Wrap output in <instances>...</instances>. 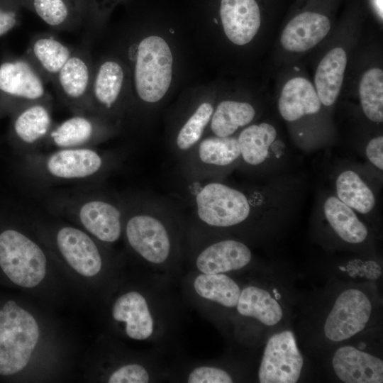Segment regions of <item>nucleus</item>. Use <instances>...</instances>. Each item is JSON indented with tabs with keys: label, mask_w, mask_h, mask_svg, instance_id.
Returning <instances> with one entry per match:
<instances>
[{
	"label": "nucleus",
	"mask_w": 383,
	"mask_h": 383,
	"mask_svg": "<svg viewBox=\"0 0 383 383\" xmlns=\"http://www.w3.org/2000/svg\"><path fill=\"white\" fill-rule=\"evenodd\" d=\"M347 53L341 47L330 50L318 65L314 87L322 105L332 106L343 84L347 65Z\"/></svg>",
	"instance_id": "obj_29"
},
{
	"label": "nucleus",
	"mask_w": 383,
	"mask_h": 383,
	"mask_svg": "<svg viewBox=\"0 0 383 383\" xmlns=\"http://www.w3.org/2000/svg\"><path fill=\"white\" fill-rule=\"evenodd\" d=\"M0 268L15 285L36 289L48 274V250L31 235L12 228L4 230L0 233Z\"/></svg>",
	"instance_id": "obj_9"
},
{
	"label": "nucleus",
	"mask_w": 383,
	"mask_h": 383,
	"mask_svg": "<svg viewBox=\"0 0 383 383\" xmlns=\"http://www.w3.org/2000/svg\"><path fill=\"white\" fill-rule=\"evenodd\" d=\"M50 249L79 277L104 282L111 292L122 275L109 247L77 226L59 225L46 233ZM111 293V292H110Z\"/></svg>",
	"instance_id": "obj_3"
},
{
	"label": "nucleus",
	"mask_w": 383,
	"mask_h": 383,
	"mask_svg": "<svg viewBox=\"0 0 383 383\" xmlns=\"http://www.w3.org/2000/svg\"><path fill=\"white\" fill-rule=\"evenodd\" d=\"M233 374L216 362L196 361L186 365L172 364L169 380L187 383H231Z\"/></svg>",
	"instance_id": "obj_34"
},
{
	"label": "nucleus",
	"mask_w": 383,
	"mask_h": 383,
	"mask_svg": "<svg viewBox=\"0 0 383 383\" xmlns=\"http://www.w3.org/2000/svg\"><path fill=\"white\" fill-rule=\"evenodd\" d=\"M94 68L89 49L74 48L52 82L58 98L72 114L89 113Z\"/></svg>",
	"instance_id": "obj_15"
},
{
	"label": "nucleus",
	"mask_w": 383,
	"mask_h": 383,
	"mask_svg": "<svg viewBox=\"0 0 383 383\" xmlns=\"http://www.w3.org/2000/svg\"><path fill=\"white\" fill-rule=\"evenodd\" d=\"M365 153L369 161L379 170H383V137L378 135L367 143Z\"/></svg>",
	"instance_id": "obj_37"
},
{
	"label": "nucleus",
	"mask_w": 383,
	"mask_h": 383,
	"mask_svg": "<svg viewBox=\"0 0 383 383\" xmlns=\"http://www.w3.org/2000/svg\"><path fill=\"white\" fill-rule=\"evenodd\" d=\"M38 316L8 300L0 308V375L19 374L31 363L43 340Z\"/></svg>",
	"instance_id": "obj_7"
},
{
	"label": "nucleus",
	"mask_w": 383,
	"mask_h": 383,
	"mask_svg": "<svg viewBox=\"0 0 383 383\" xmlns=\"http://www.w3.org/2000/svg\"><path fill=\"white\" fill-rule=\"evenodd\" d=\"M45 84L24 56L0 64V96L11 102L16 111L34 102L52 100Z\"/></svg>",
	"instance_id": "obj_19"
},
{
	"label": "nucleus",
	"mask_w": 383,
	"mask_h": 383,
	"mask_svg": "<svg viewBox=\"0 0 383 383\" xmlns=\"http://www.w3.org/2000/svg\"><path fill=\"white\" fill-rule=\"evenodd\" d=\"M359 98L365 116L374 123L383 121V71L371 67L362 74L358 88Z\"/></svg>",
	"instance_id": "obj_35"
},
{
	"label": "nucleus",
	"mask_w": 383,
	"mask_h": 383,
	"mask_svg": "<svg viewBox=\"0 0 383 383\" xmlns=\"http://www.w3.org/2000/svg\"><path fill=\"white\" fill-rule=\"evenodd\" d=\"M372 310L371 301L364 292L355 288L343 291L325 321L326 337L340 342L359 333L368 323Z\"/></svg>",
	"instance_id": "obj_18"
},
{
	"label": "nucleus",
	"mask_w": 383,
	"mask_h": 383,
	"mask_svg": "<svg viewBox=\"0 0 383 383\" xmlns=\"http://www.w3.org/2000/svg\"><path fill=\"white\" fill-rule=\"evenodd\" d=\"M321 105L314 86L302 77L289 79L283 86L278 99L279 112L282 118L289 122L318 113Z\"/></svg>",
	"instance_id": "obj_26"
},
{
	"label": "nucleus",
	"mask_w": 383,
	"mask_h": 383,
	"mask_svg": "<svg viewBox=\"0 0 383 383\" xmlns=\"http://www.w3.org/2000/svg\"><path fill=\"white\" fill-rule=\"evenodd\" d=\"M48 204L50 210L71 220L109 247L122 238L124 222L122 197H111L99 192H79L52 197Z\"/></svg>",
	"instance_id": "obj_6"
},
{
	"label": "nucleus",
	"mask_w": 383,
	"mask_h": 383,
	"mask_svg": "<svg viewBox=\"0 0 383 383\" xmlns=\"http://www.w3.org/2000/svg\"><path fill=\"white\" fill-rule=\"evenodd\" d=\"M373 4L374 9L379 16V18L382 20L383 18V7H382V0H373Z\"/></svg>",
	"instance_id": "obj_39"
},
{
	"label": "nucleus",
	"mask_w": 383,
	"mask_h": 383,
	"mask_svg": "<svg viewBox=\"0 0 383 383\" xmlns=\"http://www.w3.org/2000/svg\"><path fill=\"white\" fill-rule=\"evenodd\" d=\"M277 136L276 128L266 122L250 124L243 128L236 136L240 162L251 167L263 164Z\"/></svg>",
	"instance_id": "obj_30"
},
{
	"label": "nucleus",
	"mask_w": 383,
	"mask_h": 383,
	"mask_svg": "<svg viewBox=\"0 0 383 383\" xmlns=\"http://www.w3.org/2000/svg\"><path fill=\"white\" fill-rule=\"evenodd\" d=\"M335 189L337 197L342 202L360 213H370L375 206L373 192L353 170H344L338 174Z\"/></svg>",
	"instance_id": "obj_33"
},
{
	"label": "nucleus",
	"mask_w": 383,
	"mask_h": 383,
	"mask_svg": "<svg viewBox=\"0 0 383 383\" xmlns=\"http://www.w3.org/2000/svg\"><path fill=\"white\" fill-rule=\"evenodd\" d=\"M132 54L135 95L145 104H155L167 93L172 80L170 47L162 37L150 35L138 42Z\"/></svg>",
	"instance_id": "obj_10"
},
{
	"label": "nucleus",
	"mask_w": 383,
	"mask_h": 383,
	"mask_svg": "<svg viewBox=\"0 0 383 383\" xmlns=\"http://www.w3.org/2000/svg\"><path fill=\"white\" fill-rule=\"evenodd\" d=\"M116 123L92 113H77L55 123L43 148H95L116 133Z\"/></svg>",
	"instance_id": "obj_17"
},
{
	"label": "nucleus",
	"mask_w": 383,
	"mask_h": 383,
	"mask_svg": "<svg viewBox=\"0 0 383 383\" xmlns=\"http://www.w3.org/2000/svg\"><path fill=\"white\" fill-rule=\"evenodd\" d=\"M189 270L206 274H228L244 270L252 253L243 242L187 225L184 260Z\"/></svg>",
	"instance_id": "obj_8"
},
{
	"label": "nucleus",
	"mask_w": 383,
	"mask_h": 383,
	"mask_svg": "<svg viewBox=\"0 0 383 383\" xmlns=\"http://www.w3.org/2000/svg\"><path fill=\"white\" fill-rule=\"evenodd\" d=\"M304 365L303 356L297 346L294 333L285 330L267 340L258 368L261 383H294Z\"/></svg>",
	"instance_id": "obj_16"
},
{
	"label": "nucleus",
	"mask_w": 383,
	"mask_h": 383,
	"mask_svg": "<svg viewBox=\"0 0 383 383\" xmlns=\"http://www.w3.org/2000/svg\"><path fill=\"white\" fill-rule=\"evenodd\" d=\"M220 16L226 36L236 45L251 42L261 24L255 0H221Z\"/></svg>",
	"instance_id": "obj_22"
},
{
	"label": "nucleus",
	"mask_w": 383,
	"mask_h": 383,
	"mask_svg": "<svg viewBox=\"0 0 383 383\" xmlns=\"http://www.w3.org/2000/svg\"><path fill=\"white\" fill-rule=\"evenodd\" d=\"M174 282L144 271L131 280L122 276L107 296L111 326L128 340L150 343L165 353L182 317Z\"/></svg>",
	"instance_id": "obj_1"
},
{
	"label": "nucleus",
	"mask_w": 383,
	"mask_h": 383,
	"mask_svg": "<svg viewBox=\"0 0 383 383\" xmlns=\"http://www.w3.org/2000/svg\"><path fill=\"white\" fill-rule=\"evenodd\" d=\"M188 184L189 201L194 218L188 226L206 232L221 231L242 225L252 214V203L242 190L219 179L191 180Z\"/></svg>",
	"instance_id": "obj_5"
},
{
	"label": "nucleus",
	"mask_w": 383,
	"mask_h": 383,
	"mask_svg": "<svg viewBox=\"0 0 383 383\" xmlns=\"http://www.w3.org/2000/svg\"><path fill=\"white\" fill-rule=\"evenodd\" d=\"M214 106L208 100L199 103L179 123L170 140V152L179 162L204 136Z\"/></svg>",
	"instance_id": "obj_28"
},
{
	"label": "nucleus",
	"mask_w": 383,
	"mask_h": 383,
	"mask_svg": "<svg viewBox=\"0 0 383 383\" xmlns=\"http://www.w3.org/2000/svg\"><path fill=\"white\" fill-rule=\"evenodd\" d=\"M235 315L243 319L256 320L267 326H274L283 317L280 304L265 289L250 284L241 288Z\"/></svg>",
	"instance_id": "obj_27"
},
{
	"label": "nucleus",
	"mask_w": 383,
	"mask_h": 383,
	"mask_svg": "<svg viewBox=\"0 0 383 383\" xmlns=\"http://www.w3.org/2000/svg\"><path fill=\"white\" fill-rule=\"evenodd\" d=\"M184 296L208 319L218 321L223 312L235 309L241 291L228 274H206L189 270L182 280Z\"/></svg>",
	"instance_id": "obj_11"
},
{
	"label": "nucleus",
	"mask_w": 383,
	"mask_h": 383,
	"mask_svg": "<svg viewBox=\"0 0 383 383\" xmlns=\"http://www.w3.org/2000/svg\"><path fill=\"white\" fill-rule=\"evenodd\" d=\"M126 86V70L119 60L100 61L94 68L89 113L114 122L125 109Z\"/></svg>",
	"instance_id": "obj_14"
},
{
	"label": "nucleus",
	"mask_w": 383,
	"mask_h": 383,
	"mask_svg": "<svg viewBox=\"0 0 383 383\" xmlns=\"http://www.w3.org/2000/svg\"><path fill=\"white\" fill-rule=\"evenodd\" d=\"M22 7V0H0V37L18 24Z\"/></svg>",
	"instance_id": "obj_36"
},
{
	"label": "nucleus",
	"mask_w": 383,
	"mask_h": 383,
	"mask_svg": "<svg viewBox=\"0 0 383 383\" xmlns=\"http://www.w3.org/2000/svg\"><path fill=\"white\" fill-rule=\"evenodd\" d=\"M338 378L345 383H382L383 362L378 357L353 346L338 348L332 358Z\"/></svg>",
	"instance_id": "obj_21"
},
{
	"label": "nucleus",
	"mask_w": 383,
	"mask_h": 383,
	"mask_svg": "<svg viewBox=\"0 0 383 383\" xmlns=\"http://www.w3.org/2000/svg\"><path fill=\"white\" fill-rule=\"evenodd\" d=\"M329 18L321 13L305 11L294 16L283 29L280 43L287 51L303 52L323 40L330 32Z\"/></svg>",
	"instance_id": "obj_24"
},
{
	"label": "nucleus",
	"mask_w": 383,
	"mask_h": 383,
	"mask_svg": "<svg viewBox=\"0 0 383 383\" xmlns=\"http://www.w3.org/2000/svg\"><path fill=\"white\" fill-rule=\"evenodd\" d=\"M55 125L52 100L34 102L16 111L13 134L26 155L40 151Z\"/></svg>",
	"instance_id": "obj_20"
},
{
	"label": "nucleus",
	"mask_w": 383,
	"mask_h": 383,
	"mask_svg": "<svg viewBox=\"0 0 383 383\" xmlns=\"http://www.w3.org/2000/svg\"><path fill=\"white\" fill-rule=\"evenodd\" d=\"M109 1L113 0H87L89 16H98L105 9V5Z\"/></svg>",
	"instance_id": "obj_38"
},
{
	"label": "nucleus",
	"mask_w": 383,
	"mask_h": 383,
	"mask_svg": "<svg viewBox=\"0 0 383 383\" xmlns=\"http://www.w3.org/2000/svg\"><path fill=\"white\" fill-rule=\"evenodd\" d=\"M74 48L57 35L40 33L34 35L23 55L33 66L45 83L52 82L67 61Z\"/></svg>",
	"instance_id": "obj_23"
},
{
	"label": "nucleus",
	"mask_w": 383,
	"mask_h": 383,
	"mask_svg": "<svg viewBox=\"0 0 383 383\" xmlns=\"http://www.w3.org/2000/svg\"><path fill=\"white\" fill-rule=\"evenodd\" d=\"M255 116L256 110L249 102L223 100L214 106L208 127L211 133L210 135L233 136L238 131L250 125Z\"/></svg>",
	"instance_id": "obj_31"
},
{
	"label": "nucleus",
	"mask_w": 383,
	"mask_h": 383,
	"mask_svg": "<svg viewBox=\"0 0 383 383\" xmlns=\"http://www.w3.org/2000/svg\"><path fill=\"white\" fill-rule=\"evenodd\" d=\"M22 4L57 30L72 29L89 18L87 0H22Z\"/></svg>",
	"instance_id": "obj_25"
},
{
	"label": "nucleus",
	"mask_w": 383,
	"mask_h": 383,
	"mask_svg": "<svg viewBox=\"0 0 383 383\" xmlns=\"http://www.w3.org/2000/svg\"><path fill=\"white\" fill-rule=\"evenodd\" d=\"M325 217L335 233L345 242L358 244L368 236V229L353 209L337 196H330L324 201Z\"/></svg>",
	"instance_id": "obj_32"
},
{
	"label": "nucleus",
	"mask_w": 383,
	"mask_h": 383,
	"mask_svg": "<svg viewBox=\"0 0 383 383\" xmlns=\"http://www.w3.org/2000/svg\"><path fill=\"white\" fill-rule=\"evenodd\" d=\"M118 352L104 361L101 382L150 383L169 380L172 364L166 362L165 353L155 349L143 353Z\"/></svg>",
	"instance_id": "obj_13"
},
{
	"label": "nucleus",
	"mask_w": 383,
	"mask_h": 383,
	"mask_svg": "<svg viewBox=\"0 0 383 383\" xmlns=\"http://www.w3.org/2000/svg\"><path fill=\"white\" fill-rule=\"evenodd\" d=\"M30 179L40 184L88 182L109 174L118 163L113 152L95 148H58L26 155Z\"/></svg>",
	"instance_id": "obj_4"
},
{
	"label": "nucleus",
	"mask_w": 383,
	"mask_h": 383,
	"mask_svg": "<svg viewBox=\"0 0 383 383\" xmlns=\"http://www.w3.org/2000/svg\"><path fill=\"white\" fill-rule=\"evenodd\" d=\"M237 137L204 136L179 162L186 179H220L240 162Z\"/></svg>",
	"instance_id": "obj_12"
},
{
	"label": "nucleus",
	"mask_w": 383,
	"mask_h": 383,
	"mask_svg": "<svg viewBox=\"0 0 383 383\" xmlns=\"http://www.w3.org/2000/svg\"><path fill=\"white\" fill-rule=\"evenodd\" d=\"M123 236L143 271L175 280L184 262L187 222L168 202L146 195L122 197Z\"/></svg>",
	"instance_id": "obj_2"
}]
</instances>
